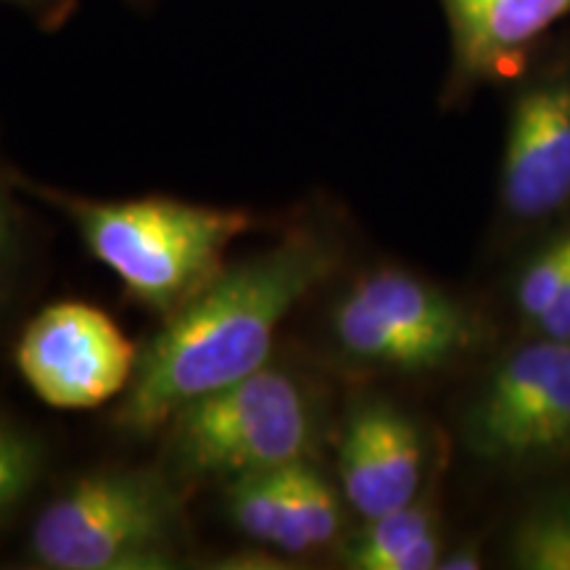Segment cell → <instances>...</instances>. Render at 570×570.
<instances>
[{
    "instance_id": "6da1fadb",
    "label": "cell",
    "mask_w": 570,
    "mask_h": 570,
    "mask_svg": "<svg viewBox=\"0 0 570 570\" xmlns=\"http://www.w3.org/2000/svg\"><path fill=\"white\" fill-rule=\"evenodd\" d=\"M336 267V240L309 227L225 267L138 354L117 423L148 436L185 404L265 367L285 317Z\"/></svg>"
},
{
    "instance_id": "7a4b0ae2",
    "label": "cell",
    "mask_w": 570,
    "mask_h": 570,
    "mask_svg": "<svg viewBox=\"0 0 570 570\" xmlns=\"http://www.w3.org/2000/svg\"><path fill=\"white\" fill-rule=\"evenodd\" d=\"M27 194H38L71 219L92 259L125 285L135 302L169 317L225 269L235 238L254 227L240 209H219L177 198L96 202L42 188L11 175Z\"/></svg>"
},
{
    "instance_id": "3957f363",
    "label": "cell",
    "mask_w": 570,
    "mask_h": 570,
    "mask_svg": "<svg viewBox=\"0 0 570 570\" xmlns=\"http://www.w3.org/2000/svg\"><path fill=\"white\" fill-rule=\"evenodd\" d=\"M183 512L173 483L148 470H98L42 504L27 558L48 570H167Z\"/></svg>"
},
{
    "instance_id": "277c9868",
    "label": "cell",
    "mask_w": 570,
    "mask_h": 570,
    "mask_svg": "<svg viewBox=\"0 0 570 570\" xmlns=\"http://www.w3.org/2000/svg\"><path fill=\"white\" fill-rule=\"evenodd\" d=\"M167 431V454L177 475L227 483L309 460L320 425L309 389L291 370L267 362L185 404Z\"/></svg>"
},
{
    "instance_id": "5b68a950",
    "label": "cell",
    "mask_w": 570,
    "mask_h": 570,
    "mask_svg": "<svg viewBox=\"0 0 570 570\" xmlns=\"http://www.w3.org/2000/svg\"><path fill=\"white\" fill-rule=\"evenodd\" d=\"M331 333L348 362L391 373H433L483 341L481 320L465 304L399 267L362 275L338 298Z\"/></svg>"
},
{
    "instance_id": "8992f818",
    "label": "cell",
    "mask_w": 570,
    "mask_h": 570,
    "mask_svg": "<svg viewBox=\"0 0 570 570\" xmlns=\"http://www.w3.org/2000/svg\"><path fill=\"white\" fill-rule=\"evenodd\" d=\"M462 436L489 465L570 460V341L537 336L504 356L470 402Z\"/></svg>"
},
{
    "instance_id": "52a82bcc",
    "label": "cell",
    "mask_w": 570,
    "mask_h": 570,
    "mask_svg": "<svg viewBox=\"0 0 570 570\" xmlns=\"http://www.w3.org/2000/svg\"><path fill=\"white\" fill-rule=\"evenodd\" d=\"M13 362L48 407L92 410L127 391L138 352L98 306L56 302L24 325Z\"/></svg>"
},
{
    "instance_id": "ba28073f",
    "label": "cell",
    "mask_w": 570,
    "mask_h": 570,
    "mask_svg": "<svg viewBox=\"0 0 570 570\" xmlns=\"http://www.w3.org/2000/svg\"><path fill=\"white\" fill-rule=\"evenodd\" d=\"M510 217L539 223L570 204V82H539L512 106L502 161Z\"/></svg>"
},
{
    "instance_id": "9c48e42d",
    "label": "cell",
    "mask_w": 570,
    "mask_h": 570,
    "mask_svg": "<svg viewBox=\"0 0 570 570\" xmlns=\"http://www.w3.org/2000/svg\"><path fill=\"white\" fill-rule=\"evenodd\" d=\"M425 475L423 433L394 404H360L348 415L338 446L341 497L362 518H377L420 499Z\"/></svg>"
},
{
    "instance_id": "30bf717a",
    "label": "cell",
    "mask_w": 570,
    "mask_h": 570,
    "mask_svg": "<svg viewBox=\"0 0 570 570\" xmlns=\"http://www.w3.org/2000/svg\"><path fill=\"white\" fill-rule=\"evenodd\" d=\"M452 38L446 96L523 71L537 42L570 17V0H439Z\"/></svg>"
},
{
    "instance_id": "8fae6325",
    "label": "cell",
    "mask_w": 570,
    "mask_h": 570,
    "mask_svg": "<svg viewBox=\"0 0 570 570\" xmlns=\"http://www.w3.org/2000/svg\"><path fill=\"white\" fill-rule=\"evenodd\" d=\"M441 558L436 515L420 499L367 518L346 550V566L356 570H431Z\"/></svg>"
},
{
    "instance_id": "7c38bea8",
    "label": "cell",
    "mask_w": 570,
    "mask_h": 570,
    "mask_svg": "<svg viewBox=\"0 0 570 570\" xmlns=\"http://www.w3.org/2000/svg\"><path fill=\"white\" fill-rule=\"evenodd\" d=\"M227 515L254 544L283 554H309L291 494L288 465L227 481Z\"/></svg>"
},
{
    "instance_id": "4fadbf2b",
    "label": "cell",
    "mask_w": 570,
    "mask_h": 570,
    "mask_svg": "<svg viewBox=\"0 0 570 570\" xmlns=\"http://www.w3.org/2000/svg\"><path fill=\"white\" fill-rule=\"evenodd\" d=\"M510 558L525 570H570V494L547 499L515 525Z\"/></svg>"
},
{
    "instance_id": "5bb4252c",
    "label": "cell",
    "mask_w": 570,
    "mask_h": 570,
    "mask_svg": "<svg viewBox=\"0 0 570 570\" xmlns=\"http://www.w3.org/2000/svg\"><path fill=\"white\" fill-rule=\"evenodd\" d=\"M288 479L306 547L309 552L325 550L338 539L341 525H344L338 491L309 460L288 465Z\"/></svg>"
},
{
    "instance_id": "9a60e30c",
    "label": "cell",
    "mask_w": 570,
    "mask_h": 570,
    "mask_svg": "<svg viewBox=\"0 0 570 570\" xmlns=\"http://www.w3.org/2000/svg\"><path fill=\"white\" fill-rule=\"evenodd\" d=\"M570 283V233L547 244L515 283V309L531 327L558 302Z\"/></svg>"
},
{
    "instance_id": "2e32d148",
    "label": "cell",
    "mask_w": 570,
    "mask_h": 570,
    "mask_svg": "<svg viewBox=\"0 0 570 570\" xmlns=\"http://www.w3.org/2000/svg\"><path fill=\"white\" fill-rule=\"evenodd\" d=\"M40 470L42 449L38 441L0 415V523L27 502Z\"/></svg>"
},
{
    "instance_id": "e0dca14e",
    "label": "cell",
    "mask_w": 570,
    "mask_h": 570,
    "mask_svg": "<svg viewBox=\"0 0 570 570\" xmlns=\"http://www.w3.org/2000/svg\"><path fill=\"white\" fill-rule=\"evenodd\" d=\"M11 188V173H3V169H0V302L9 294L21 252L19 214L17 206H13Z\"/></svg>"
},
{
    "instance_id": "ac0fdd59",
    "label": "cell",
    "mask_w": 570,
    "mask_h": 570,
    "mask_svg": "<svg viewBox=\"0 0 570 570\" xmlns=\"http://www.w3.org/2000/svg\"><path fill=\"white\" fill-rule=\"evenodd\" d=\"M533 327H537V336L570 341V283L566 285V291H562L552 309Z\"/></svg>"
},
{
    "instance_id": "d6986e66",
    "label": "cell",
    "mask_w": 570,
    "mask_h": 570,
    "mask_svg": "<svg viewBox=\"0 0 570 570\" xmlns=\"http://www.w3.org/2000/svg\"><path fill=\"white\" fill-rule=\"evenodd\" d=\"M0 3H11L17 9L30 11L40 21H59L75 0H0Z\"/></svg>"
},
{
    "instance_id": "ffe728a7",
    "label": "cell",
    "mask_w": 570,
    "mask_h": 570,
    "mask_svg": "<svg viewBox=\"0 0 570 570\" xmlns=\"http://www.w3.org/2000/svg\"><path fill=\"white\" fill-rule=\"evenodd\" d=\"M439 568L444 570H475L481 568V554L473 550V547H462V550H454L441 558Z\"/></svg>"
}]
</instances>
